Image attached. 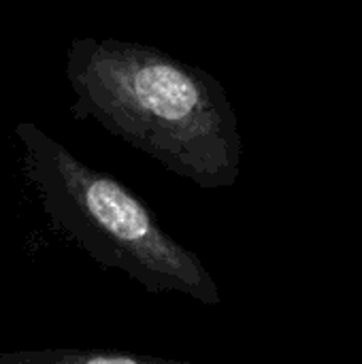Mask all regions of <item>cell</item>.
Wrapping results in <instances>:
<instances>
[{
    "label": "cell",
    "mask_w": 362,
    "mask_h": 364,
    "mask_svg": "<svg viewBox=\"0 0 362 364\" xmlns=\"http://www.w3.org/2000/svg\"><path fill=\"white\" fill-rule=\"evenodd\" d=\"M21 168L51 228L81 247L100 269H115L145 292H179L220 305V288L203 260L175 241L156 213L117 177L96 171L36 124H15Z\"/></svg>",
    "instance_id": "7a4b0ae2"
},
{
    "label": "cell",
    "mask_w": 362,
    "mask_h": 364,
    "mask_svg": "<svg viewBox=\"0 0 362 364\" xmlns=\"http://www.w3.org/2000/svg\"><path fill=\"white\" fill-rule=\"evenodd\" d=\"M0 364H183L117 348H45L0 354Z\"/></svg>",
    "instance_id": "3957f363"
},
{
    "label": "cell",
    "mask_w": 362,
    "mask_h": 364,
    "mask_svg": "<svg viewBox=\"0 0 362 364\" xmlns=\"http://www.w3.org/2000/svg\"><path fill=\"white\" fill-rule=\"evenodd\" d=\"M73 119H96L203 190L237 183L243 143L224 85L158 47L77 36L66 51Z\"/></svg>",
    "instance_id": "6da1fadb"
}]
</instances>
